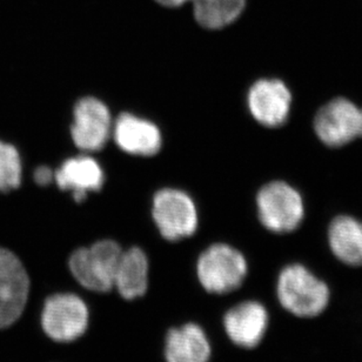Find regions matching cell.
Returning <instances> with one entry per match:
<instances>
[{"label": "cell", "mask_w": 362, "mask_h": 362, "mask_svg": "<svg viewBox=\"0 0 362 362\" xmlns=\"http://www.w3.org/2000/svg\"><path fill=\"white\" fill-rule=\"evenodd\" d=\"M276 294L281 306L299 317L320 315L329 303L328 286L300 264L282 269Z\"/></svg>", "instance_id": "obj_1"}, {"label": "cell", "mask_w": 362, "mask_h": 362, "mask_svg": "<svg viewBox=\"0 0 362 362\" xmlns=\"http://www.w3.org/2000/svg\"><path fill=\"white\" fill-rule=\"evenodd\" d=\"M122 252V246L115 241H98L90 247L74 252L69 260V267L76 280L85 288L93 292H110L115 287Z\"/></svg>", "instance_id": "obj_2"}, {"label": "cell", "mask_w": 362, "mask_h": 362, "mask_svg": "<svg viewBox=\"0 0 362 362\" xmlns=\"http://www.w3.org/2000/svg\"><path fill=\"white\" fill-rule=\"evenodd\" d=\"M259 219L274 233H289L303 223L305 206L303 197L285 181H272L257 197Z\"/></svg>", "instance_id": "obj_3"}, {"label": "cell", "mask_w": 362, "mask_h": 362, "mask_svg": "<svg viewBox=\"0 0 362 362\" xmlns=\"http://www.w3.org/2000/svg\"><path fill=\"white\" fill-rule=\"evenodd\" d=\"M246 275V259L230 245H212L199 258L198 278L207 292H233L243 285Z\"/></svg>", "instance_id": "obj_4"}, {"label": "cell", "mask_w": 362, "mask_h": 362, "mask_svg": "<svg viewBox=\"0 0 362 362\" xmlns=\"http://www.w3.org/2000/svg\"><path fill=\"white\" fill-rule=\"evenodd\" d=\"M88 310L79 296L62 293L49 296L42 310V326L57 342H71L88 329Z\"/></svg>", "instance_id": "obj_5"}, {"label": "cell", "mask_w": 362, "mask_h": 362, "mask_svg": "<svg viewBox=\"0 0 362 362\" xmlns=\"http://www.w3.org/2000/svg\"><path fill=\"white\" fill-rule=\"evenodd\" d=\"M153 218L161 235L170 241L191 237L198 227L194 202L185 192L173 188L154 195Z\"/></svg>", "instance_id": "obj_6"}, {"label": "cell", "mask_w": 362, "mask_h": 362, "mask_svg": "<svg viewBox=\"0 0 362 362\" xmlns=\"http://www.w3.org/2000/svg\"><path fill=\"white\" fill-rule=\"evenodd\" d=\"M314 129L325 145L344 146L362 138V110L345 98L334 99L317 112Z\"/></svg>", "instance_id": "obj_7"}, {"label": "cell", "mask_w": 362, "mask_h": 362, "mask_svg": "<svg viewBox=\"0 0 362 362\" xmlns=\"http://www.w3.org/2000/svg\"><path fill=\"white\" fill-rule=\"evenodd\" d=\"M30 279L21 260L0 247V329L21 317L28 303Z\"/></svg>", "instance_id": "obj_8"}, {"label": "cell", "mask_w": 362, "mask_h": 362, "mask_svg": "<svg viewBox=\"0 0 362 362\" xmlns=\"http://www.w3.org/2000/svg\"><path fill=\"white\" fill-rule=\"evenodd\" d=\"M71 134L78 148L85 152L100 151L111 133V113L97 98L86 97L74 106Z\"/></svg>", "instance_id": "obj_9"}, {"label": "cell", "mask_w": 362, "mask_h": 362, "mask_svg": "<svg viewBox=\"0 0 362 362\" xmlns=\"http://www.w3.org/2000/svg\"><path fill=\"white\" fill-rule=\"evenodd\" d=\"M292 105V94L278 79L257 81L248 92V107L253 118L269 127L285 124Z\"/></svg>", "instance_id": "obj_10"}, {"label": "cell", "mask_w": 362, "mask_h": 362, "mask_svg": "<svg viewBox=\"0 0 362 362\" xmlns=\"http://www.w3.org/2000/svg\"><path fill=\"white\" fill-rule=\"evenodd\" d=\"M230 340L243 349H255L265 337L269 313L258 301H244L230 308L223 319Z\"/></svg>", "instance_id": "obj_11"}, {"label": "cell", "mask_w": 362, "mask_h": 362, "mask_svg": "<svg viewBox=\"0 0 362 362\" xmlns=\"http://www.w3.org/2000/svg\"><path fill=\"white\" fill-rule=\"evenodd\" d=\"M115 143L133 156H153L161 147V133L153 122L129 113L119 115L115 125Z\"/></svg>", "instance_id": "obj_12"}, {"label": "cell", "mask_w": 362, "mask_h": 362, "mask_svg": "<svg viewBox=\"0 0 362 362\" xmlns=\"http://www.w3.org/2000/svg\"><path fill=\"white\" fill-rule=\"evenodd\" d=\"M104 172L98 161L88 156H79L64 161L54 172V181L64 191H71L81 202L88 192L99 191L104 185Z\"/></svg>", "instance_id": "obj_13"}, {"label": "cell", "mask_w": 362, "mask_h": 362, "mask_svg": "<svg viewBox=\"0 0 362 362\" xmlns=\"http://www.w3.org/2000/svg\"><path fill=\"white\" fill-rule=\"evenodd\" d=\"M165 356L168 362H209L211 346L198 325L172 328L166 337Z\"/></svg>", "instance_id": "obj_14"}, {"label": "cell", "mask_w": 362, "mask_h": 362, "mask_svg": "<svg viewBox=\"0 0 362 362\" xmlns=\"http://www.w3.org/2000/svg\"><path fill=\"white\" fill-rule=\"evenodd\" d=\"M333 255L349 266H362V223L349 216H337L328 230Z\"/></svg>", "instance_id": "obj_15"}, {"label": "cell", "mask_w": 362, "mask_h": 362, "mask_svg": "<svg viewBox=\"0 0 362 362\" xmlns=\"http://www.w3.org/2000/svg\"><path fill=\"white\" fill-rule=\"evenodd\" d=\"M148 285V260L143 250L132 247L122 252L115 275V287L127 300L143 296Z\"/></svg>", "instance_id": "obj_16"}, {"label": "cell", "mask_w": 362, "mask_h": 362, "mask_svg": "<svg viewBox=\"0 0 362 362\" xmlns=\"http://www.w3.org/2000/svg\"><path fill=\"white\" fill-rule=\"evenodd\" d=\"M187 3L189 0H184ZM195 21L202 28L219 30L237 21L244 11L246 0H191Z\"/></svg>", "instance_id": "obj_17"}, {"label": "cell", "mask_w": 362, "mask_h": 362, "mask_svg": "<svg viewBox=\"0 0 362 362\" xmlns=\"http://www.w3.org/2000/svg\"><path fill=\"white\" fill-rule=\"evenodd\" d=\"M21 182V161L17 148L0 141V192L17 188Z\"/></svg>", "instance_id": "obj_18"}, {"label": "cell", "mask_w": 362, "mask_h": 362, "mask_svg": "<svg viewBox=\"0 0 362 362\" xmlns=\"http://www.w3.org/2000/svg\"><path fill=\"white\" fill-rule=\"evenodd\" d=\"M35 180L37 184L42 185V186L49 185L51 181L54 180V172L49 168L42 166L35 170Z\"/></svg>", "instance_id": "obj_19"}]
</instances>
